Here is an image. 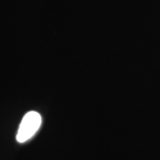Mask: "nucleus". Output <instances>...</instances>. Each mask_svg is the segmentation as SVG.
Listing matches in <instances>:
<instances>
[{
    "mask_svg": "<svg viewBox=\"0 0 160 160\" xmlns=\"http://www.w3.org/2000/svg\"><path fill=\"white\" fill-rule=\"evenodd\" d=\"M42 118L39 113L36 111H29L23 117L18 129L16 139L19 142L22 143L29 141L30 138L39 129Z\"/></svg>",
    "mask_w": 160,
    "mask_h": 160,
    "instance_id": "nucleus-1",
    "label": "nucleus"
}]
</instances>
